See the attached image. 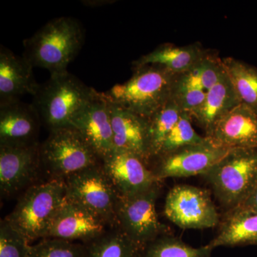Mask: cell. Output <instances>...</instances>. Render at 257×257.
Wrapping results in <instances>:
<instances>
[{"label": "cell", "instance_id": "12", "mask_svg": "<svg viewBox=\"0 0 257 257\" xmlns=\"http://www.w3.org/2000/svg\"><path fill=\"white\" fill-rule=\"evenodd\" d=\"M101 166L119 196L139 194L162 182L148 161L131 152L114 150L101 160Z\"/></svg>", "mask_w": 257, "mask_h": 257}, {"label": "cell", "instance_id": "30", "mask_svg": "<svg viewBox=\"0 0 257 257\" xmlns=\"http://www.w3.org/2000/svg\"><path fill=\"white\" fill-rule=\"evenodd\" d=\"M236 209L257 212V182L249 195L245 199L244 202Z\"/></svg>", "mask_w": 257, "mask_h": 257}, {"label": "cell", "instance_id": "2", "mask_svg": "<svg viewBox=\"0 0 257 257\" xmlns=\"http://www.w3.org/2000/svg\"><path fill=\"white\" fill-rule=\"evenodd\" d=\"M178 74L155 64L133 67L131 78L104 92L108 99L150 118L173 97Z\"/></svg>", "mask_w": 257, "mask_h": 257}, {"label": "cell", "instance_id": "26", "mask_svg": "<svg viewBox=\"0 0 257 257\" xmlns=\"http://www.w3.org/2000/svg\"><path fill=\"white\" fill-rule=\"evenodd\" d=\"M192 121L190 114L182 112L177 124L165 138L158 155L155 158L182 147L204 143L207 140V137L201 136L194 130Z\"/></svg>", "mask_w": 257, "mask_h": 257}, {"label": "cell", "instance_id": "7", "mask_svg": "<svg viewBox=\"0 0 257 257\" xmlns=\"http://www.w3.org/2000/svg\"><path fill=\"white\" fill-rule=\"evenodd\" d=\"M160 184L134 195L119 196L116 205L115 227L143 250L157 238L169 234L157 212Z\"/></svg>", "mask_w": 257, "mask_h": 257}, {"label": "cell", "instance_id": "6", "mask_svg": "<svg viewBox=\"0 0 257 257\" xmlns=\"http://www.w3.org/2000/svg\"><path fill=\"white\" fill-rule=\"evenodd\" d=\"M40 157L49 179L61 180L101 163L94 149L72 126L50 131L40 144Z\"/></svg>", "mask_w": 257, "mask_h": 257}, {"label": "cell", "instance_id": "1", "mask_svg": "<svg viewBox=\"0 0 257 257\" xmlns=\"http://www.w3.org/2000/svg\"><path fill=\"white\" fill-rule=\"evenodd\" d=\"M84 32L75 19L61 17L48 22L24 41L23 56L33 67L52 74L67 72L84 44Z\"/></svg>", "mask_w": 257, "mask_h": 257}, {"label": "cell", "instance_id": "4", "mask_svg": "<svg viewBox=\"0 0 257 257\" xmlns=\"http://www.w3.org/2000/svg\"><path fill=\"white\" fill-rule=\"evenodd\" d=\"M66 200L64 180L49 179L22 193L14 209L5 217L30 243L46 239L56 214Z\"/></svg>", "mask_w": 257, "mask_h": 257}, {"label": "cell", "instance_id": "14", "mask_svg": "<svg viewBox=\"0 0 257 257\" xmlns=\"http://www.w3.org/2000/svg\"><path fill=\"white\" fill-rule=\"evenodd\" d=\"M110 228L101 218L66 198L51 224L47 238L86 243Z\"/></svg>", "mask_w": 257, "mask_h": 257}, {"label": "cell", "instance_id": "21", "mask_svg": "<svg viewBox=\"0 0 257 257\" xmlns=\"http://www.w3.org/2000/svg\"><path fill=\"white\" fill-rule=\"evenodd\" d=\"M208 244L213 249L219 246H257V212L239 209L228 211L219 233Z\"/></svg>", "mask_w": 257, "mask_h": 257}, {"label": "cell", "instance_id": "19", "mask_svg": "<svg viewBox=\"0 0 257 257\" xmlns=\"http://www.w3.org/2000/svg\"><path fill=\"white\" fill-rule=\"evenodd\" d=\"M241 104L226 71L207 92L202 106L192 114V120L209 137L215 125L236 106Z\"/></svg>", "mask_w": 257, "mask_h": 257}, {"label": "cell", "instance_id": "31", "mask_svg": "<svg viewBox=\"0 0 257 257\" xmlns=\"http://www.w3.org/2000/svg\"><path fill=\"white\" fill-rule=\"evenodd\" d=\"M82 3V4L90 7H99L103 6V5L113 4V1H111V0H109V1H107V0L96 1V0H94V1H83Z\"/></svg>", "mask_w": 257, "mask_h": 257}, {"label": "cell", "instance_id": "27", "mask_svg": "<svg viewBox=\"0 0 257 257\" xmlns=\"http://www.w3.org/2000/svg\"><path fill=\"white\" fill-rule=\"evenodd\" d=\"M84 243L46 238L31 245L28 257H84Z\"/></svg>", "mask_w": 257, "mask_h": 257}, {"label": "cell", "instance_id": "8", "mask_svg": "<svg viewBox=\"0 0 257 257\" xmlns=\"http://www.w3.org/2000/svg\"><path fill=\"white\" fill-rule=\"evenodd\" d=\"M64 182L67 199L96 214L111 227H115L119 194L101 163L74 174Z\"/></svg>", "mask_w": 257, "mask_h": 257}, {"label": "cell", "instance_id": "16", "mask_svg": "<svg viewBox=\"0 0 257 257\" xmlns=\"http://www.w3.org/2000/svg\"><path fill=\"white\" fill-rule=\"evenodd\" d=\"M41 124L32 104L17 100L0 104V145L37 143Z\"/></svg>", "mask_w": 257, "mask_h": 257}, {"label": "cell", "instance_id": "10", "mask_svg": "<svg viewBox=\"0 0 257 257\" xmlns=\"http://www.w3.org/2000/svg\"><path fill=\"white\" fill-rule=\"evenodd\" d=\"M224 148L207 138L204 143L189 145L153 159L150 164L160 182L167 178L204 175L228 153Z\"/></svg>", "mask_w": 257, "mask_h": 257}, {"label": "cell", "instance_id": "11", "mask_svg": "<svg viewBox=\"0 0 257 257\" xmlns=\"http://www.w3.org/2000/svg\"><path fill=\"white\" fill-rule=\"evenodd\" d=\"M42 170L40 144L0 145L2 197H15L37 183Z\"/></svg>", "mask_w": 257, "mask_h": 257}, {"label": "cell", "instance_id": "20", "mask_svg": "<svg viewBox=\"0 0 257 257\" xmlns=\"http://www.w3.org/2000/svg\"><path fill=\"white\" fill-rule=\"evenodd\" d=\"M208 53L199 44L182 47L165 44L135 61L133 67L155 64L165 67L172 73L181 74L195 67Z\"/></svg>", "mask_w": 257, "mask_h": 257}, {"label": "cell", "instance_id": "28", "mask_svg": "<svg viewBox=\"0 0 257 257\" xmlns=\"http://www.w3.org/2000/svg\"><path fill=\"white\" fill-rule=\"evenodd\" d=\"M31 243L6 219L0 222V257H28Z\"/></svg>", "mask_w": 257, "mask_h": 257}, {"label": "cell", "instance_id": "23", "mask_svg": "<svg viewBox=\"0 0 257 257\" xmlns=\"http://www.w3.org/2000/svg\"><path fill=\"white\" fill-rule=\"evenodd\" d=\"M221 61L241 104L257 114V67L232 57Z\"/></svg>", "mask_w": 257, "mask_h": 257}, {"label": "cell", "instance_id": "24", "mask_svg": "<svg viewBox=\"0 0 257 257\" xmlns=\"http://www.w3.org/2000/svg\"><path fill=\"white\" fill-rule=\"evenodd\" d=\"M182 114V111L178 104L172 99L149 118L151 160L158 155L165 138L177 124Z\"/></svg>", "mask_w": 257, "mask_h": 257}, {"label": "cell", "instance_id": "3", "mask_svg": "<svg viewBox=\"0 0 257 257\" xmlns=\"http://www.w3.org/2000/svg\"><path fill=\"white\" fill-rule=\"evenodd\" d=\"M95 91L67 71L52 74L47 82L40 84L32 105L49 131L69 127Z\"/></svg>", "mask_w": 257, "mask_h": 257}, {"label": "cell", "instance_id": "17", "mask_svg": "<svg viewBox=\"0 0 257 257\" xmlns=\"http://www.w3.org/2000/svg\"><path fill=\"white\" fill-rule=\"evenodd\" d=\"M33 66L24 56L0 46V104L20 100L36 94L40 84L35 81Z\"/></svg>", "mask_w": 257, "mask_h": 257}, {"label": "cell", "instance_id": "15", "mask_svg": "<svg viewBox=\"0 0 257 257\" xmlns=\"http://www.w3.org/2000/svg\"><path fill=\"white\" fill-rule=\"evenodd\" d=\"M109 102L114 150L131 152L150 163L149 118L135 114L109 100Z\"/></svg>", "mask_w": 257, "mask_h": 257}, {"label": "cell", "instance_id": "22", "mask_svg": "<svg viewBox=\"0 0 257 257\" xmlns=\"http://www.w3.org/2000/svg\"><path fill=\"white\" fill-rule=\"evenodd\" d=\"M84 245V257H143V248L116 227Z\"/></svg>", "mask_w": 257, "mask_h": 257}, {"label": "cell", "instance_id": "18", "mask_svg": "<svg viewBox=\"0 0 257 257\" xmlns=\"http://www.w3.org/2000/svg\"><path fill=\"white\" fill-rule=\"evenodd\" d=\"M224 148H257V114L239 104L215 125L209 137Z\"/></svg>", "mask_w": 257, "mask_h": 257}, {"label": "cell", "instance_id": "9", "mask_svg": "<svg viewBox=\"0 0 257 257\" xmlns=\"http://www.w3.org/2000/svg\"><path fill=\"white\" fill-rule=\"evenodd\" d=\"M164 212L173 224L184 229H204L219 224V216L206 189L181 184L166 197Z\"/></svg>", "mask_w": 257, "mask_h": 257}, {"label": "cell", "instance_id": "13", "mask_svg": "<svg viewBox=\"0 0 257 257\" xmlns=\"http://www.w3.org/2000/svg\"><path fill=\"white\" fill-rule=\"evenodd\" d=\"M72 126L78 130L101 160L114 151L109 102L104 93L95 91L74 117Z\"/></svg>", "mask_w": 257, "mask_h": 257}, {"label": "cell", "instance_id": "5", "mask_svg": "<svg viewBox=\"0 0 257 257\" xmlns=\"http://www.w3.org/2000/svg\"><path fill=\"white\" fill-rule=\"evenodd\" d=\"M219 202L228 211L236 209L257 182V148L230 150L204 174Z\"/></svg>", "mask_w": 257, "mask_h": 257}, {"label": "cell", "instance_id": "29", "mask_svg": "<svg viewBox=\"0 0 257 257\" xmlns=\"http://www.w3.org/2000/svg\"><path fill=\"white\" fill-rule=\"evenodd\" d=\"M207 92L189 82L183 73L178 74L172 99L178 104L182 112L192 114L204 102Z\"/></svg>", "mask_w": 257, "mask_h": 257}, {"label": "cell", "instance_id": "25", "mask_svg": "<svg viewBox=\"0 0 257 257\" xmlns=\"http://www.w3.org/2000/svg\"><path fill=\"white\" fill-rule=\"evenodd\" d=\"M212 250L209 244L193 247L167 234L150 243L144 250L143 257H211Z\"/></svg>", "mask_w": 257, "mask_h": 257}]
</instances>
